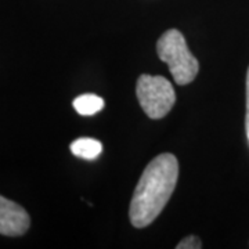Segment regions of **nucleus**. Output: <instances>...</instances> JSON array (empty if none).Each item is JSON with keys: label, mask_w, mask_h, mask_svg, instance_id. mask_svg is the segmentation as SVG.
Masks as SVG:
<instances>
[{"label": "nucleus", "mask_w": 249, "mask_h": 249, "mask_svg": "<svg viewBox=\"0 0 249 249\" xmlns=\"http://www.w3.org/2000/svg\"><path fill=\"white\" fill-rule=\"evenodd\" d=\"M178 178V162L173 154H160L148 163L134 188L130 222L134 227L150 226L163 211Z\"/></svg>", "instance_id": "obj_1"}, {"label": "nucleus", "mask_w": 249, "mask_h": 249, "mask_svg": "<svg viewBox=\"0 0 249 249\" xmlns=\"http://www.w3.org/2000/svg\"><path fill=\"white\" fill-rule=\"evenodd\" d=\"M157 53L178 86H186L196 79L199 71V62L187 47L186 39L178 29H169L160 36L157 43Z\"/></svg>", "instance_id": "obj_2"}, {"label": "nucleus", "mask_w": 249, "mask_h": 249, "mask_svg": "<svg viewBox=\"0 0 249 249\" xmlns=\"http://www.w3.org/2000/svg\"><path fill=\"white\" fill-rule=\"evenodd\" d=\"M136 94L142 111L151 119H162L176 103L175 89L163 76L142 75L136 85Z\"/></svg>", "instance_id": "obj_3"}, {"label": "nucleus", "mask_w": 249, "mask_h": 249, "mask_svg": "<svg viewBox=\"0 0 249 249\" xmlns=\"http://www.w3.org/2000/svg\"><path fill=\"white\" fill-rule=\"evenodd\" d=\"M31 217L27 211L16 202L0 196V234L19 237L28 231Z\"/></svg>", "instance_id": "obj_4"}, {"label": "nucleus", "mask_w": 249, "mask_h": 249, "mask_svg": "<svg viewBox=\"0 0 249 249\" xmlns=\"http://www.w3.org/2000/svg\"><path fill=\"white\" fill-rule=\"evenodd\" d=\"M71 152L75 157L85 160H94L103 152V144L90 137H82L71 144Z\"/></svg>", "instance_id": "obj_5"}, {"label": "nucleus", "mask_w": 249, "mask_h": 249, "mask_svg": "<svg viewBox=\"0 0 249 249\" xmlns=\"http://www.w3.org/2000/svg\"><path fill=\"white\" fill-rule=\"evenodd\" d=\"M73 108L80 115H93L104 108V100L96 94H82L73 100Z\"/></svg>", "instance_id": "obj_6"}, {"label": "nucleus", "mask_w": 249, "mask_h": 249, "mask_svg": "<svg viewBox=\"0 0 249 249\" xmlns=\"http://www.w3.org/2000/svg\"><path fill=\"white\" fill-rule=\"evenodd\" d=\"M176 248L178 249H199L202 248V242L201 240L196 237V235H188L186 238H183V240L178 242V245H176Z\"/></svg>", "instance_id": "obj_7"}, {"label": "nucleus", "mask_w": 249, "mask_h": 249, "mask_svg": "<svg viewBox=\"0 0 249 249\" xmlns=\"http://www.w3.org/2000/svg\"><path fill=\"white\" fill-rule=\"evenodd\" d=\"M245 121H249V68L247 73V118Z\"/></svg>", "instance_id": "obj_8"}, {"label": "nucleus", "mask_w": 249, "mask_h": 249, "mask_svg": "<svg viewBox=\"0 0 249 249\" xmlns=\"http://www.w3.org/2000/svg\"><path fill=\"white\" fill-rule=\"evenodd\" d=\"M245 127H247V136H248L249 140V121H245Z\"/></svg>", "instance_id": "obj_9"}]
</instances>
